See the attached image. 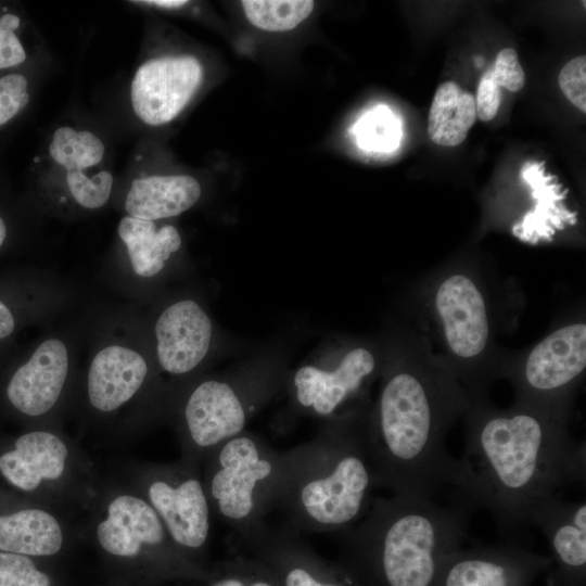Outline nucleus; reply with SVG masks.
I'll use <instances>...</instances> for the list:
<instances>
[{
    "mask_svg": "<svg viewBox=\"0 0 586 586\" xmlns=\"http://www.w3.org/2000/svg\"><path fill=\"white\" fill-rule=\"evenodd\" d=\"M457 459L454 488L487 509L507 543L521 546L536 512L585 480V447L562 419L533 408L476 413Z\"/></svg>",
    "mask_w": 586,
    "mask_h": 586,
    "instance_id": "obj_1",
    "label": "nucleus"
},
{
    "mask_svg": "<svg viewBox=\"0 0 586 586\" xmlns=\"http://www.w3.org/2000/svg\"><path fill=\"white\" fill-rule=\"evenodd\" d=\"M436 498L373 499L360 521L337 534L340 562L365 586H437L477 508L458 491L446 504Z\"/></svg>",
    "mask_w": 586,
    "mask_h": 586,
    "instance_id": "obj_2",
    "label": "nucleus"
},
{
    "mask_svg": "<svg viewBox=\"0 0 586 586\" xmlns=\"http://www.w3.org/2000/svg\"><path fill=\"white\" fill-rule=\"evenodd\" d=\"M461 406L453 387L409 370L384 381L377 405L364 421L366 447L377 485L395 495L437 497L455 485L457 459L444 446Z\"/></svg>",
    "mask_w": 586,
    "mask_h": 586,
    "instance_id": "obj_3",
    "label": "nucleus"
},
{
    "mask_svg": "<svg viewBox=\"0 0 586 586\" xmlns=\"http://www.w3.org/2000/svg\"><path fill=\"white\" fill-rule=\"evenodd\" d=\"M375 487L357 416L335 420L310 442L283 451L276 507L297 533L339 534L366 514Z\"/></svg>",
    "mask_w": 586,
    "mask_h": 586,
    "instance_id": "obj_4",
    "label": "nucleus"
},
{
    "mask_svg": "<svg viewBox=\"0 0 586 586\" xmlns=\"http://www.w3.org/2000/svg\"><path fill=\"white\" fill-rule=\"evenodd\" d=\"M82 527L114 582L127 586L198 583L206 574L173 542L155 510L122 476L100 480Z\"/></svg>",
    "mask_w": 586,
    "mask_h": 586,
    "instance_id": "obj_5",
    "label": "nucleus"
},
{
    "mask_svg": "<svg viewBox=\"0 0 586 586\" xmlns=\"http://www.w3.org/2000/svg\"><path fill=\"white\" fill-rule=\"evenodd\" d=\"M201 471L212 513L237 535L265 522L276 507L283 451L244 431L213 448Z\"/></svg>",
    "mask_w": 586,
    "mask_h": 586,
    "instance_id": "obj_6",
    "label": "nucleus"
},
{
    "mask_svg": "<svg viewBox=\"0 0 586 586\" xmlns=\"http://www.w3.org/2000/svg\"><path fill=\"white\" fill-rule=\"evenodd\" d=\"M0 474L34 501L68 514L76 508L87 511L100 483L84 449L48 426L21 434L0 455Z\"/></svg>",
    "mask_w": 586,
    "mask_h": 586,
    "instance_id": "obj_7",
    "label": "nucleus"
},
{
    "mask_svg": "<svg viewBox=\"0 0 586 586\" xmlns=\"http://www.w3.org/2000/svg\"><path fill=\"white\" fill-rule=\"evenodd\" d=\"M120 470L155 510L175 545L195 563L208 566L212 510L201 466L180 457L169 463L129 462Z\"/></svg>",
    "mask_w": 586,
    "mask_h": 586,
    "instance_id": "obj_8",
    "label": "nucleus"
},
{
    "mask_svg": "<svg viewBox=\"0 0 586 586\" xmlns=\"http://www.w3.org/2000/svg\"><path fill=\"white\" fill-rule=\"evenodd\" d=\"M224 379H205L183 396L179 411L182 458L201 466L217 445L244 432L255 407L243 388Z\"/></svg>",
    "mask_w": 586,
    "mask_h": 586,
    "instance_id": "obj_9",
    "label": "nucleus"
},
{
    "mask_svg": "<svg viewBox=\"0 0 586 586\" xmlns=\"http://www.w3.org/2000/svg\"><path fill=\"white\" fill-rule=\"evenodd\" d=\"M231 542L233 552L262 562L280 586H365L347 566L321 558L289 526L271 527L263 522L232 535Z\"/></svg>",
    "mask_w": 586,
    "mask_h": 586,
    "instance_id": "obj_10",
    "label": "nucleus"
},
{
    "mask_svg": "<svg viewBox=\"0 0 586 586\" xmlns=\"http://www.w3.org/2000/svg\"><path fill=\"white\" fill-rule=\"evenodd\" d=\"M200 62L189 55L151 59L136 71L130 85L131 106L150 126L169 123L184 109L202 80Z\"/></svg>",
    "mask_w": 586,
    "mask_h": 586,
    "instance_id": "obj_11",
    "label": "nucleus"
},
{
    "mask_svg": "<svg viewBox=\"0 0 586 586\" xmlns=\"http://www.w3.org/2000/svg\"><path fill=\"white\" fill-rule=\"evenodd\" d=\"M550 565V556L509 543L460 548L446 561L437 586H531Z\"/></svg>",
    "mask_w": 586,
    "mask_h": 586,
    "instance_id": "obj_12",
    "label": "nucleus"
},
{
    "mask_svg": "<svg viewBox=\"0 0 586 586\" xmlns=\"http://www.w3.org/2000/svg\"><path fill=\"white\" fill-rule=\"evenodd\" d=\"M375 369L370 351H349L331 369L305 365L292 377V394L298 408L321 418L341 420L339 411L358 398Z\"/></svg>",
    "mask_w": 586,
    "mask_h": 586,
    "instance_id": "obj_13",
    "label": "nucleus"
},
{
    "mask_svg": "<svg viewBox=\"0 0 586 586\" xmlns=\"http://www.w3.org/2000/svg\"><path fill=\"white\" fill-rule=\"evenodd\" d=\"M81 536L68 513L35 501L0 513V551L60 563Z\"/></svg>",
    "mask_w": 586,
    "mask_h": 586,
    "instance_id": "obj_14",
    "label": "nucleus"
},
{
    "mask_svg": "<svg viewBox=\"0 0 586 586\" xmlns=\"http://www.w3.org/2000/svg\"><path fill=\"white\" fill-rule=\"evenodd\" d=\"M586 367V324L562 327L530 353L523 369V385L535 400H553L566 391Z\"/></svg>",
    "mask_w": 586,
    "mask_h": 586,
    "instance_id": "obj_15",
    "label": "nucleus"
},
{
    "mask_svg": "<svg viewBox=\"0 0 586 586\" xmlns=\"http://www.w3.org/2000/svg\"><path fill=\"white\" fill-rule=\"evenodd\" d=\"M68 371L66 345L59 339H48L13 373L7 385V398L26 417H48L65 392Z\"/></svg>",
    "mask_w": 586,
    "mask_h": 586,
    "instance_id": "obj_16",
    "label": "nucleus"
},
{
    "mask_svg": "<svg viewBox=\"0 0 586 586\" xmlns=\"http://www.w3.org/2000/svg\"><path fill=\"white\" fill-rule=\"evenodd\" d=\"M156 354L161 368L171 375L192 372L206 357L213 324L204 309L192 300L168 306L155 323Z\"/></svg>",
    "mask_w": 586,
    "mask_h": 586,
    "instance_id": "obj_17",
    "label": "nucleus"
},
{
    "mask_svg": "<svg viewBox=\"0 0 586 586\" xmlns=\"http://www.w3.org/2000/svg\"><path fill=\"white\" fill-rule=\"evenodd\" d=\"M533 525L551 548L552 586H584L586 572V504L552 497L536 512Z\"/></svg>",
    "mask_w": 586,
    "mask_h": 586,
    "instance_id": "obj_18",
    "label": "nucleus"
},
{
    "mask_svg": "<svg viewBox=\"0 0 586 586\" xmlns=\"http://www.w3.org/2000/svg\"><path fill=\"white\" fill-rule=\"evenodd\" d=\"M435 305L451 352L463 359L481 354L488 339V321L474 282L461 273L446 278L436 291Z\"/></svg>",
    "mask_w": 586,
    "mask_h": 586,
    "instance_id": "obj_19",
    "label": "nucleus"
},
{
    "mask_svg": "<svg viewBox=\"0 0 586 586\" xmlns=\"http://www.w3.org/2000/svg\"><path fill=\"white\" fill-rule=\"evenodd\" d=\"M148 375V364L138 352L120 345L106 346L90 362L87 402L98 415L113 416L138 396Z\"/></svg>",
    "mask_w": 586,
    "mask_h": 586,
    "instance_id": "obj_20",
    "label": "nucleus"
},
{
    "mask_svg": "<svg viewBox=\"0 0 586 586\" xmlns=\"http://www.w3.org/2000/svg\"><path fill=\"white\" fill-rule=\"evenodd\" d=\"M202 193L199 181L188 175L149 176L135 179L126 195L129 216L154 221L169 218L192 207Z\"/></svg>",
    "mask_w": 586,
    "mask_h": 586,
    "instance_id": "obj_21",
    "label": "nucleus"
},
{
    "mask_svg": "<svg viewBox=\"0 0 586 586\" xmlns=\"http://www.w3.org/2000/svg\"><path fill=\"white\" fill-rule=\"evenodd\" d=\"M117 232L126 245L132 270L144 278L157 275L181 246V237L174 226L157 229L153 221L129 215L120 219Z\"/></svg>",
    "mask_w": 586,
    "mask_h": 586,
    "instance_id": "obj_22",
    "label": "nucleus"
},
{
    "mask_svg": "<svg viewBox=\"0 0 586 586\" xmlns=\"http://www.w3.org/2000/svg\"><path fill=\"white\" fill-rule=\"evenodd\" d=\"M475 119L474 95L455 81H445L431 103L428 135L438 145L456 146L464 141Z\"/></svg>",
    "mask_w": 586,
    "mask_h": 586,
    "instance_id": "obj_23",
    "label": "nucleus"
},
{
    "mask_svg": "<svg viewBox=\"0 0 586 586\" xmlns=\"http://www.w3.org/2000/svg\"><path fill=\"white\" fill-rule=\"evenodd\" d=\"M49 154L54 163L67 171H85L102 162L105 146L101 139L91 131L62 126L53 132Z\"/></svg>",
    "mask_w": 586,
    "mask_h": 586,
    "instance_id": "obj_24",
    "label": "nucleus"
},
{
    "mask_svg": "<svg viewBox=\"0 0 586 586\" xmlns=\"http://www.w3.org/2000/svg\"><path fill=\"white\" fill-rule=\"evenodd\" d=\"M0 586H69L59 562L0 551Z\"/></svg>",
    "mask_w": 586,
    "mask_h": 586,
    "instance_id": "obj_25",
    "label": "nucleus"
},
{
    "mask_svg": "<svg viewBox=\"0 0 586 586\" xmlns=\"http://www.w3.org/2000/svg\"><path fill=\"white\" fill-rule=\"evenodd\" d=\"M196 586H280L271 571L258 560L233 552L209 564L206 576Z\"/></svg>",
    "mask_w": 586,
    "mask_h": 586,
    "instance_id": "obj_26",
    "label": "nucleus"
},
{
    "mask_svg": "<svg viewBox=\"0 0 586 586\" xmlns=\"http://www.w3.org/2000/svg\"><path fill=\"white\" fill-rule=\"evenodd\" d=\"M241 5L255 27L267 31H286L305 21L315 3L309 0H244Z\"/></svg>",
    "mask_w": 586,
    "mask_h": 586,
    "instance_id": "obj_27",
    "label": "nucleus"
},
{
    "mask_svg": "<svg viewBox=\"0 0 586 586\" xmlns=\"http://www.w3.org/2000/svg\"><path fill=\"white\" fill-rule=\"evenodd\" d=\"M355 136L361 149L387 153L399 144L400 122L387 106L380 105L359 118L355 125Z\"/></svg>",
    "mask_w": 586,
    "mask_h": 586,
    "instance_id": "obj_28",
    "label": "nucleus"
},
{
    "mask_svg": "<svg viewBox=\"0 0 586 586\" xmlns=\"http://www.w3.org/2000/svg\"><path fill=\"white\" fill-rule=\"evenodd\" d=\"M113 175L109 170H100L88 176L82 170H68L66 182L74 200L82 207L97 209L110 199L113 188Z\"/></svg>",
    "mask_w": 586,
    "mask_h": 586,
    "instance_id": "obj_29",
    "label": "nucleus"
},
{
    "mask_svg": "<svg viewBox=\"0 0 586 586\" xmlns=\"http://www.w3.org/2000/svg\"><path fill=\"white\" fill-rule=\"evenodd\" d=\"M27 78L9 74L0 78V126L16 116L29 102Z\"/></svg>",
    "mask_w": 586,
    "mask_h": 586,
    "instance_id": "obj_30",
    "label": "nucleus"
},
{
    "mask_svg": "<svg viewBox=\"0 0 586 586\" xmlns=\"http://www.w3.org/2000/svg\"><path fill=\"white\" fill-rule=\"evenodd\" d=\"M559 86L568 100L583 113L586 112V58L579 55L569 61L559 73Z\"/></svg>",
    "mask_w": 586,
    "mask_h": 586,
    "instance_id": "obj_31",
    "label": "nucleus"
},
{
    "mask_svg": "<svg viewBox=\"0 0 586 586\" xmlns=\"http://www.w3.org/2000/svg\"><path fill=\"white\" fill-rule=\"evenodd\" d=\"M488 69L500 88L502 87L511 92L523 89L525 75L514 49L505 48L500 50Z\"/></svg>",
    "mask_w": 586,
    "mask_h": 586,
    "instance_id": "obj_32",
    "label": "nucleus"
},
{
    "mask_svg": "<svg viewBox=\"0 0 586 586\" xmlns=\"http://www.w3.org/2000/svg\"><path fill=\"white\" fill-rule=\"evenodd\" d=\"M21 18L12 13H5L0 17V69L23 63L26 52L15 35L20 27Z\"/></svg>",
    "mask_w": 586,
    "mask_h": 586,
    "instance_id": "obj_33",
    "label": "nucleus"
},
{
    "mask_svg": "<svg viewBox=\"0 0 586 586\" xmlns=\"http://www.w3.org/2000/svg\"><path fill=\"white\" fill-rule=\"evenodd\" d=\"M501 89L495 81L489 69L482 75L475 98L476 117L482 122L492 120L499 110L501 103Z\"/></svg>",
    "mask_w": 586,
    "mask_h": 586,
    "instance_id": "obj_34",
    "label": "nucleus"
},
{
    "mask_svg": "<svg viewBox=\"0 0 586 586\" xmlns=\"http://www.w3.org/2000/svg\"><path fill=\"white\" fill-rule=\"evenodd\" d=\"M14 317L9 307L0 300V340L9 336L14 330Z\"/></svg>",
    "mask_w": 586,
    "mask_h": 586,
    "instance_id": "obj_35",
    "label": "nucleus"
},
{
    "mask_svg": "<svg viewBox=\"0 0 586 586\" xmlns=\"http://www.w3.org/2000/svg\"><path fill=\"white\" fill-rule=\"evenodd\" d=\"M136 3H142L145 5H152L163 9H178L188 3L184 0H153V1H136Z\"/></svg>",
    "mask_w": 586,
    "mask_h": 586,
    "instance_id": "obj_36",
    "label": "nucleus"
},
{
    "mask_svg": "<svg viewBox=\"0 0 586 586\" xmlns=\"http://www.w3.org/2000/svg\"><path fill=\"white\" fill-rule=\"evenodd\" d=\"M7 237V227L3 219L0 217V247L3 244Z\"/></svg>",
    "mask_w": 586,
    "mask_h": 586,
    "instance_id": "obj_37",
    "label": "nucleus"
},
{
    "mask_svg": "<svg viewBox=\"0 0 586 586\" xmlns=\"http://www.w3.org/2000/svg\"><path fill=\"white\" fill-rule=\"evenodd\" d=\"M104 586H127V585H125V584H123V583H119V582H114V581H113L111 584L104 585Z\"/></svg>",
    "mask_w": 586,
    "mask_h": 586,
    "instance_id": "obj_38",
    "label": "nucleus"
}]
</instances>
